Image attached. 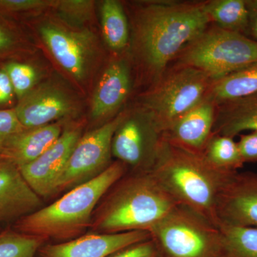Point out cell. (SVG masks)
<instances>
[{
	"mask_svg": "<svg viewBox=\"0 0 257 257\" xmlns=\"http://www.w3.org/2000/svg\"><path fill=\"white\" fill-rule=\"evenodd\" d=\"M210 25L204 1L153 0L139 8L134 18L133 50L151 85Z\"/></svg>",
	"mask_w": 257,
	"mask_h": 257,
	"instance_id": "6da1fadb",
	"label": "cell"
},
{
	"mask_svg": "<svg viewBox=\"0 0 257 257\" xmlns=\"http://www.w3.org/2000/svg\"><path fill=\"white\" fill-rule=\"evenodd\" d=\"M179 203L151 172H130L98 204L92 225L97 233L149 231Z\"/></svg>",
	"mask_w": 257,
	"mask_h": 257,
	"instance_id": "7a4b0ae2",
	"label": "cell"
},
{
	"mask_svg": "<svg viewBox=\"0 0 257 257\" xmlns=\"http://www.w3.org/2000/svg\"><path fill=\"white\" fill-rule=\"evenodd\" d=\"M151 172L179 205L192 209L219 226L216 214L218 199L236 172L217 170L202 153L176 146L164 138Z\"/></svg>",
	"mask_w": 257,
	"mask_h": 257,
	"instance_id": "3957f363",
	"label": "cell"
},
{
	"mask_svg": "<svg viewBox=\"0 0 257 257\" xmlns=\"http://www.w3.org/2000/svg\"><path fill=\"white\" fill-rule=\"evenodd\" d=\"M115 161L95 178L69 189L50 205L24 216L13 225L20 232L45 240L67 241L91 227L93 215L106 192L128 172Z\"/></svg>",
	"mask_w": 257,
	"mask_h": 257,
	"instance_id": "277c9868",
	"label": "cell"
},
{
	"mask_svg": "<svg viewBox=\"0 0 257 257\" xmlns=\"http://www.w3.org/2000/svg\"><path fill=\"white\" fill-rule=\"evenodd\" d=\"M175 62L215 80L257 63V42L210 25L182 49Z\"/></svg>",
	"mask_w": 257,
	"mask_h": 257,
	"instance_id": "5b68a950",
	"label": "cell"
},
{
	"mask_svg": "<svg viewBox=\"0 0 257 257\" xmlns=\"http://www.w3.org/2000/svg\"><path fill=\"white\" fill-rule=\"evenodd\" d=\"M212 79L199 69L175 64L142 97L162 134L174 121L207 97Z\"/></svg>",
	"mask_w": 257,
	"mask_h": 257,
	"instance_id": "8992f818",
	"label": "cell"
},
{
	"mask_svg": "<svg viewBox=\"0 0 257 257\" xmlns=\"http://www.w3.org/2000/svg\"><path fill=\"white\" fill-rule=\"evenodd\" d=\"M149 232L162 257H220L219 226L184 206H177Z\"/></svg>",
	"mask_w": 257,
	"mask_h": 257,
	"instance_id": "52a82bcc",
	"label": "cell"
},
{
	"mask_svg": "<svg viewBox=\"0 0 257 257\" xmlns=\"http://www.w3.org/2000/svg\"><path fill=\"white\" fill-rule=\"evenodd\" d=\"M163 134L151 114L139 107L126 112L113 136L111 155L131 172H151Z\"/></svg>",
	"mask_w": 257,
	"mask_h": 257,
	"instance_id": "ba28073f",
	"label": "cell"
},
{
	"mask_svg": "<svg viewBox=\"0 0 257 257\" xmlns=\"http://www.w3.org/2000/svg\"><path fill=\"white\" fill-rule=\"evenodd\" d=\"M125 113L81 137L57 179L54 194L92 180L111 165V142Z\"/></svg>",
	"mask_w": 257,
	"mask_h": 257,
	"instance_id": "9c48e42d",
	"label": "cell"
},
{
	"mask_svg": "<svg viewBox=\"0 0 257 257\" xmlns=\"http://www.w3.org/2000/svg\"><path fill=\"white\" fill-rule=\"evenodd\" d=\"M81 137L82 128L79 126L64 130L41 156L19 168L27 183L42 199L54 195L57 179Z\"/></svg>",
	"mask_w": 257,
	"mask_h": 257,
	"instance_id": "30bf717a",
	"label": "cell"
},
{
	"mask_svg": "<svg viewBox=\"0 0 257 257\" xmlns=\"http://www.w3.org/2000/svg\"><path fill=\"white\" fill-rule=\"evenodd\" d=\"M216 214L220 224L257 228L256 172L233 175L219 195Z\"/></svg>",
	"mask_w": 257,
	"mask_h": 257,
	"instance_id": "8fae6325",
	"label": "cell"
},
{
	"mask_svg": "<svg viewBox=\"0 0 257 257\" xmlns=\"http://www.w3.org/2000/svg\"><path fill=\"white\" fill-rule=\"evenodd\" d=\"M149 231L90 233L63 242L42 246L40 257H108L116 251L150 239Z\"/></svg>",
	"mask_w": 257,
	"mask_h": 257,
	"instance_id": "7c38bea8",
	"label": "cell"
},
{
	"mask_svg": "<svg viewBox=\"0 0 257 257\" xmlns=\"http://www.w3.org/2000/svg\"><path fill=\"white\" fill-rule=\"evenodd\" d=\"M40 31L57 62L75 78H84L92 53V35L52 23L42 25Z\"/></svg>",
	"mask_w": 257,
	"mask_h": 257,
	"instance_id": "4fadbf2b",
	"label": "cell"
},
{
	"mask_svg": "<svg viewBox=\"0 0 257 257\" xmlns=\"http://www.w3.org/2000/svg\"><path fill=\"white\" fill-rule=\"evenodd\" d=\"M42 206V198L27 183L18 166L0 159V226L15 223Z\"/></svg>",
	"mask_w": 257,
	"mask_h": 257,
	"instance_id": "5bb4252c",
	"label": "cell"
},
{
	"mask_svg": "<svg viewBox=\"0 0 257 257\" xmlns=\"http://www.w3.org/2000/svg\"><path fill=\"white\" fill-rule=\"evenodd\" d=\"M74 109L73 101L62 89L42 86L18 101L15 111L25 128L39 127L67 116Z\"/></svg>",
	"mask_w": 257,
	"mask_h": 257,
	"instance_id": "9a60e30c",
	"label": "cell"
},
{
	"mask_svg": "<svg viewBox=\"0 0 257 257\" xmlns=\"http://www.w3.org/2000/svg\"><path fill=\"white\" fill-rule=\"evenodd\" d=\"M216 104L209 97L174 121L163 138L176 146L202 153L213 133Z\"/></svg>",
	"mask_w": 257,
	"mask_h": 257,
	"instance_id": "2e32d148",
	"label": "cell"
},
{
	"mask_svg": "<svg viewBox=\"0 0 257 257\" xmlns=\"http://www.w3.org/2000/svg\"><path fill=\"white\" fill-rule=\"evenodd\" d=\"M131 72L126 60L113 61L101 76L94 96L91 113L96 119H105L119 110L130 94Z\"/></svg>",
	"mask_w": 257,
	"mask_h": 257,
	"instance_id": "e0dca14e",
	"label": "cell"
},
{
	"mask_svg": "<svg viewBox=\"0 0 257 257\" xmlns=\"http://www.w3.org/2000/svg\"><path fill=\"white\" fill-rule=\"evenodd\" d=\"M62 132L59 124L25 128L10 139L0 155V159L9 161L19 168L28 165L53 145Z\"/></svg>",
	"mask_w": 257,
	"mask_h": 257,
	"instance_id": "ac0fdd59",
	"label": "cell"
},
{
	"mask_svg": "<svg viewBox=\"0 0 257 257\" xmlns=\"http://www.w3.org/2000/svg\"><path fill=\"white\" fill-rule=\"evenodd\" d=\"M257 131V92L216 104L212 135L234 138Z\"/></svg>",
	"mask_w": 257,
	"mask_h": 257,
	"instance_id": "d6986e66",
	"label": "cell"
},
{
	"mask_svg": "<svg viewBox=\"0 0 257 257\" xmlns=\"http://www.w3.org/2000/svg\"><path fill=\"white\" fill-rule=\"evenodd\" d=\"M256 92L257 63L213 80L207 97L219 104Z\"/></svg>",
	"mask_w": 257,
	"mask_h": 257,
	"instance_id": "ffe728a7",
	"label": "cell"
},
{
	"mask_svg": "<svg viewBox=\"0 0 257 257\" xmlns=\"http://www.w3.org/2000/svg\"><path fill=\"white\" fill-rule=\"evenodd\" d=\"M204 10L211 25L246 36L248 12L246 0H208Z\"/></svg>",
	"mask_w": 257,
	"mask_h": 257,
	"instance_id": "44dd1931",
	"label": "cell"
},
{
	"mask_svg": "<svg viewBox=\"0 0 257 257\" xmlns=\"http://www.w3.org/2000/svg\"><path fill=\"white\" fill-rule=\"evenodd\" d=\"M103 36L108 47L121 52L130 42V25L122 5L116 0H105L101 6Z\"/></svg>",
	"mask_w": 257,
	"mask_h": 257,
	"instance_id": "7402d4cb",
	"label": "cell"
},
{
	"mask_svg": "<svg viewBox=\"0 0 257 257\" xmlns=\"http://www.w3.org/2000/svg\"><path fill=\"white\" fill-rule=\"evenodd\" d=\"M202 154L211 166L223 172H237L245 164L237 143L229 137L211 135Z\"/></svg>",
	"mask_w": 257,
	"mask_h": 257,
	"instance_id": "603a6c76",
	"label": "cell"
},
{
	"mask_svg": "<svg viewBox=\"0 0 257 257\" xmlns=\"http://www.w3.org/2000/svg\"><path fill=\"white\" fill-rule=\"evenodd\" d=\"M220 257H257V228L221 224Z\"/></svg>",
	"mask_w": 257,
	"mask_h": 257,
	"instance_id": "cb8c5ba5",
	"label": "cell"
},
{
	"mask_svg": "<svg viewBox=\"0 0 257 257\" xmlns=\"http://www.w3.org/2000/svg\"><path fill=\"white\" fill-rule=\"evenodd\" d=\"M45 241L14 229L0 231V257H35Z\"/></svg>",
	"mask_w": 257,
	"mask_h": 257,
	"instance_id": "d4e9b609",
	"label": "cell"
},
{
	"mask_svg": "<svg viewBox=\"0 0 257 257\" xmlns=\"http://www.w3.org/2000/svg\"><path fill=\"white\" fill-rule=\"evenodd\" d=\"M2 65L9 77L18 102L35 89L37 70L31 64L15 60L8 61Z\"/></svg>",
	"mask_w": 257,
	"mask_h": 257,
	"instance_id": "484cf974",
	"label": "cell"
},
{
	"mask_svg": "<svg viewBox=\"0 0 257 257\" xmlns=\"http://www.w3.org/2000/svg\"><path fill=\"white\" fill-rule=\"evenodd\" d=\"M25 42L14 22L0 17V60L23 52Z\"/></svg>",
	"mask_w": 257,
	"mask_h": 257,
	"instance_id": "4316f807",
	"label": "cell"
},
{
	"mask_svg": "<svg viewBox=\"0 0 257 257\" xmlns=\"http://www.w3.org/2000/svg\"><path fill=\"white\" fill-rule=\"evenodd\" d=\"M55 3L47 0H0V17L12 20L33 12L55 7Z\"/></svg>",
	"mask_w": 257,
	"mask_h": 257,
	"instance_id": "83f0119b",
	"label": "cell"
},
{
	"mask_svg": "<svg viewBox=\"0 0 257 257\" xmlns=\"http://www.w3.org/2000/svg\"><path fill=\"white\" fill-rule=\"evenodd\" d=\"M55 6L61 14L73 21H85L90 18L93 8V2L84 0H64L57 1Z\"/></svg>",
	"mask_w": 257,
	"mask_h": 257,
	"instance_id": "f1b7e54d",
	"label": "cell"
},
{
	"mask_svg": "<svg viewBox=\"0 0 257 257\" xmlns=\"http://www.w3.org/2000/svg\"><path fill=\"white\" fill-rule=\"evenodd\" d=\"M24 130L15 109H0V155L10 139Z\"/></svg>",
	"mask_w": 257,
	"mask_h": 257,
	"instance_id": "f546056e",
	"label": "cell"
},
{
	"mask_svg": "<svg viewBox=\"0 0 257 257\" xmlns=\"http://www.w3.org/2000/svg\"><path fill=\"white\" fill-rule=\"evenodd\" d=\"M108 257H162L152 238L122 248Z\"/></svg>",
	"mask_w": 257,
	"mask_h": 257,
	"instance_id": "4dcf8cb0",
	"label": "cell"
},
{
	"mask_svg": "<svg viewBox=\"0 0 257 257\" xmlns=\"http://www.w3.org/2000/svg\"><path fill=\"white\" fill-rule=\"evenodd\" d=\"M18 104L14 89L6 71L0 64V109H15Z\"/></svg>",
	"mask_w": 257,
	"mask_h": 257,
	"instance_id": "1f68e13d",
	"label": "cell"
},
{
	"mask_svg": "<svg viewBox=\"0 0 257 257\" xmlns=\"http://www.w3.org/2000/svg\"><path fill=\"white\" fill-rule=\"evenodd\" d=\"M237 144L244 163L257 162V131L240 135Z\"/></svg>",
	"mask_w": 257,
	"mask_h": 257,
	"instance_id": "d6a6232c",
	"label": "cell"
},
{
	"mask_svg": "<svg viewBox=\"0 0 257 257\" xmlns=\"http://www.w3.org/2000/svg\"><path fill=\"white\" fill-rule=\"evenodd\" d=\"M248 12V30L246 36L257 42V0H246Z\"/></svg>",
	"mask_w": 257,
	"mask_h": 257,
	"instance_id": "836d02e7",
	"label": "cell"
}]
</instances>
